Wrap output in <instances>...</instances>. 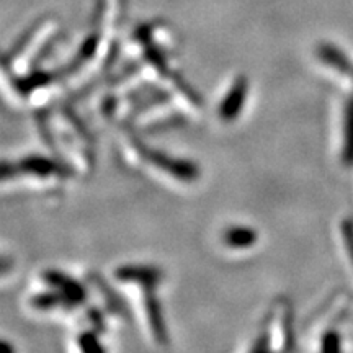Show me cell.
<instances>
[{"label":"cell","instance_id":"1","mask_svg":"<svg viewBox=\"0 0 353 353\" xmlns=\"http://www.w3.org/2000/svg\"><path fill=\"white\" fill-rule=\"evenodd\" d=\"M131 143L134 145V149L138 151L143 161L148 162L157 169H161L165 174H169L176 180H182V182H193L200 176V167L195 162L187 161V159H179L169 154L157 151V149L149 148L141 141L138 136H131Z\"/></svg>","mask_w":353,"mask_h":353},{"label":"cell","instance_id":"2","mask_svg":"<svg viewBox=\"0 0 353 353\" xmlns=\"http://www.w3.org/2000/svg\"><path fill=\"white\" fill-rule=\"evenodd\" d=\"M144 307L154 341L162 347L169 345V332H167L164 311H162L156 288H144Z\"/></svg>","mask_w":353,"mask_h":353},{"label":"cell","instance_id":"3","mask_svg":"<svg viewBox=\"0 0 353 353\" xmlns=\"http://www.w3.org/2000/svg\"><path fill=\"white\" fill-rule=\"evenodd\" d=\"M114 278L125 283H138L143 286V290L157 288L164 280V272L149 265H123L114 270Z\"/></svg>","mask_w":353,"mask_h":353},{"label":"cell","instance_id":"4","mask_svg":"<svg viewBox=\"0 0 353 353\" xmlns=\"http://www.w3.org/2000/svg\"><path fill=\"white\" fill-rule=\"evenodd\" d=\"M41 276L43 280L46 281L48 286H51L52 290L61 291V293L69 299L74 307L81 306V304L85 303L87 291L77 280H74L72 276L65 275V273L59 270H46L43 272Z\"/></svg>","mask_w":353,"mask_h":353},{"label":"cell","instance_id":"5","mask_svg":"<svg viewBox=\"0 0 353 353\" xmlns=\"http://www.w3.org/2000/svg\"><path fill=\"white\" fill-rule=\"evenodd\" d=\"M20 174H28L34 176H70L72 169L61 164L56 159L44 156H28L19 162Z\"/></svg>","mask_w":353,"mask_h":353},{"label":"cell","instance_id":"6","mask_svg":"<svg viewBox=\"0 0 353 353\" xmlns=\"http://www.w3.org/2000/svg\"><path fill=\"white\" fill-rule=\"evenodd\" d=\"M247 97V81L244 77H239L236 82L232 83L231 90L228 92V95L224 97V100L221 101L218 114L221 121L231 123L239 117L244 107V101Z\"/></svg>","mask_w":353,"mask_h":353},{"label":"cell","instance_id":"7","mask_svg":"<svg viewBox=\"0 0 353 353\" xmlns=\"http://www.w3.org/2000/svg\"><path fill=\"white\" fill-rule=\"evenodd\" d=\"M88 280H90L92 283L95 285V288L100 291V294L103 296L105 303H107V307L110 312H113L114 316H120L126 321L131 319L130 309H128L125 299H123L120 294H118L117 291H114L112 286H110L107 281L99 275V273H90V275H88Z\"/></svg>","mask_w":353,"mask_h":353},{"label":"cell","instance_id":"8","mask_svg":"<svg viewBox=\"0 0 353 353\" xmlns=\"http://www.w3.org/2000/svg\"><path fill=\"white\" fill-rule=\"evenodd\" d=\"M223 241L224 244L232 247V249H247V247H252L259 241V234L254 228L232 226L224 231Z\"/></svg>","mask_w":353,"mask_h":353},{"label":"cell","instance_id":"9","mask_svg":"<svg viewBox=\"0 0 353 353\" xmlns=\"http://www.w3.org/2000/svg\"><path fill=\"white\" fill-rule=\"evenodd\" d=\"M30 304L34 309H41V311H50V309L56 307H74L68 298L64 296L61 291L52 290V291H44V293H38L30 299Z\"/></svg>","mask_w":353,"mask_h":353},{"label":"cell","instance_id":"10","mask_svg":"<svg viewBox=\"0 0 353 353\" xmlns=\"http://www.w3.org/2000/svg\"><path fill=\"white\" fill-rule=\"evenodd\" d=\"M343 162L353 165V100L348 101L345 110V144H343Z\"/></svg>","mask_w":353,"mask_h":353},{"label":"cell","instance_id":"11","mask_svg":"<svg viewBox=\"0 0 353 353\" xmlns=\"http://www.w3.org/2000/svg\"><path fill=\"white\" fill-rule=\"evenodd\" d=\"M321 57L325 61V63L332 65L334 69L341 70V72H348L350 70V63L345 56L342 54L341 51L335 50L332 46H324L321 50Z\"/></svg>","mask_w":353,"mask_h":353},{"label":"cell","instance_id":"12","mask_svg":"<svg viewBox=\"0 0 353 353\" xmlns=\"http://www.w3.org/2000/svg\"><path fill=\"white\" fill-rule=\"evenodd\" d=\"M294 352V329H293V309L285 304L283 312V353Z\"/></svg>","mask_w":353,"mask_h":353},{"label":"cell","instance_id":"13","mask_svg":"<svg viewBox=\"0 0 353 353\" xmlns=\"http://www.w3.org/2000/svg\"><path fill=\"white\" fill-rule=\"evenodd\" d=\"M187 120L182 114H172V117H167L164 120L161 121H154L145 128V134H156V132H164L169 130H175V128L183 126Z\"/></svg>","mask_w":353,"mask_h":353},{"label":"cell","instance_id":"14","mask_svg":"<svg viewBox=\"0 0 353 353\" xmlns=\"http://www.w3.org/2000/svg\"><path fill=\"white\" fill-rule=\"evenodd\" d=\"M169 100H170V95L167 94V92H164V90L156 92V94H152L151 97H149V100H145V101L143 100V101H139L138 105H136L134 110H132V112L130 113V117H128V121H131V118L138 117V114L154 108V107H156V105L165 103V101H169Z\"/></svg>","mask_w":353,"mask_h":353},{"label":"cell","instance_id":"15","mask_svg":"<svg viewBox=\"0 0 353 353\" xmlns=\"http://www.w3.org/2000/svg\"><path fill=\"white\" fill-rule=\"evenodd\" d=\"M79 347H81L82 353H105V348L99 341V335L95 330L90 332H83L79 337Z\"/></svg>","mask_w":353,"mask_h":353},{"label":"cell","instance_id":"16","mask_svg":"<svg viewBox=\"0 0 353 353\" xmlns=\"http://www.w3.org/2000/svg\"><path fill=\"white\" fill-rule=\"evenodd\" d=\"M321 353H341V335L335 330H327L322 335Z\"/></svg>","mask_w":353,"mask_h":353},{"label":"cell","instance_id":"17","mask_svg":"<svg viewBox=\"0 0 353 353\" xmlns=\"http://www.w3.org/2000/svg\"><path fill=\"white\" fill-rule=\"evenodd\" d=\"M270 341H272V337L267 330L262 334H259V337L255 339L254 345H252V348H250L249 353H273L270 348Z\"/></svg>","mask_w":353,"mask_h":353},{"label":"cell","instance_id":"18","mask_svg":"<svg viewBox=\"0 0 353 353\" xmlns=\"http://www.w3.org/2000/svg\"><path fill=\"white\" fill-rule=\"evenodd\" d=\"M87 317H88V321H90L92 327H94L95 332H105V330H107V322H105V317L99 311V309H95V307L88 309Z\"/></svg>","mask_w":353,"mask_h":353},{"label":"cell","instance_id":"19","mask_svg":"<svg viewBox=\"0 0 353 353\" xmlns=\"http://www.w3.org/2000/svg\"><path fill=\"white\" fill-rule=\"evenodd\" d=\"M2 180L3 182H7V180L13 179V176H17L20 174V169H19V164H13V162H8L6 161L2 164Z\"/></svg>","mask_w":353,"mask_h":353},{"label":"cell","instance_id":"20","mask_svg":"<svg viewBox=\"0 0 353 353\" xmlns=\"http://www.w3.org/2000/svg\"><path fill=\"white\" fill-rule=\"evenodd\" d=\"M2 353H15V348H13V345L10 342L3 341L2 342Z\"/></svg>","mask_w":353,"mask_h":353}]
</instances>
